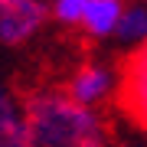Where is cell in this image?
<instances>
[{"label":"cell","mask_w":147,"mask_h":147,"mask_svg":"<svg viewBox=\"0 0 147 147\" xmlns=\"http://www.w3.org/2000/svg\"><path fill=\"white\" fill-rule=\"evenodd\" d=\"M46 20H53L46 0H0V46L33 42Z\"/></svg>","instance_id":"obj_2"},{"label":"cell","mask_w":147,"mask_h":147,"mask_svg":"<svg viewBox=\"0 0 147 147\" xmlns=\"http://www.w3.org/2000/svg\"><path fill=\"white\" fill-rule=\"evenodd\" d=\"M121 95L134 121L147 131V46L134 49V59L127 62V72L121 79Z\"/></svg>","instance_id":"obj_5"},{"label":"cell","mask_w":147,"mask_h":147,"mask_svg":"<svg viewBox=\"0 0 147 147\" xmlns=\"http://www.w3.org/2000/svg\"><path fill=\"white\" fill-rule=\"evenodd\" d=\"M0 147H33L26 124V98H16L3 82H0Z\"/></svg>","instance_id":"obj_4"},{"label":"cell","mask_w":147,"mask_h":147,"mask_svg":"<svg viewBox=\"0 0 147 147\" xmlns=\"http://www.w3.org/2000/svg\"><path fill=\"white\" fill-rule=\"evenodd\" d=\"M124 7H127V0H88L82 33L92 39H115L118 23L124 16Z\"/></svg>","instance_id":"obj_6"},{"label":"cell","mask_w":147,"mask_h":147,"mask_svg":"<svg viewBox=\"0 0 147 147\" xmlns=\"http://www.w3.org/2000/svg\"><path fill=\"white\" fill-rule=\"evenodd\" d=\"M115 39L127 49H141L147 46V3L144 0H131L124 7V16L118 23V33Z\"/></svg>","instance_id":"obj_7"},{"label":"cell","mask_w":147,"mask_h":147,"mask_svg":"<svg viewBox=\"0 0 147 147\" xmlns=\"http://www.w3.org/2000/svg\"><path fill=\"white\" fill-rule=\"evenodd\" d=\"M33 147H105L108 121L98 108L79 105L65 88H39L26 98Z\"/></svg>","instance_id":"obj_1"},{"label":"cell","mask_w":147,"mask_h":147,"mask_svg":"<svg viewBox=\"0 0 147 147\" xmlns=\"http://www.w3.org/2000/svg\"><path fill=\"white\" fill-rule=\"evenodd\" d=\"M85 10H88V0H53L49 3V16L59 26H79L82 30Z\"/></svg>","instance_id":"obj_8"},{"label":"cell","mask_w":147,"mask_h":147,"mask_svg":"<svg viewBox=\"0 0 147 147\" xmlns=\"http://www.w3.org/2000/svg\"><path fill=\"white\" fill-rule=\"evenodd\" d=\"M118 88H121V79L108 62H82L65 82V92L79 105H88V108H101Z\"/></svg>","instance_id":"obj_3"}]
</instances>
